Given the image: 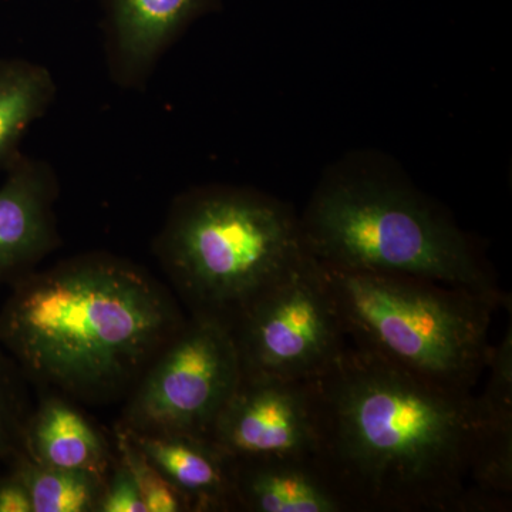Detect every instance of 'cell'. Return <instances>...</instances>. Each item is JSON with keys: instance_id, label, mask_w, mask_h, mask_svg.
Listing matches in <instances>:
<instances>
[{"instance_id": "10", "label": "cell", "mask_w": 512, "mask_h": 512, "mask_svg": "<svg viewBox=\"0 0 512 512\" xmlns=\"http://www.w3.org/2000/svg\"><path fill=\"white\" fill-rule=\"evenodd\" d=\"M60 183L55 168L20 154L0 187V286H12L62 247L56 202Z\"/></svg>"}, {"instance_id": "7", "label": "cell", "mask_w": 512, "mask_h": 512, "mask_svg": "<svg viewBox=\"0 0 512 512\" xmlns=\"http://www.w3.org/2000/svg\"><path fill=\"white\" fill-rule=\"evenodd\" d=\"M241 376L227 323L188 315L127 394L117 424L133 433L210 439Z\"/></svg>"}, {"instance_id": "17", "label": "cell", "mask_w": 512, "mask_h": 512, "mask_svg": "<svg viewBox=\"0 0 512 512\" xmlns=\"http://www.w3.org/2000/svg\"><path fill=\"white\" fill-rule=\"evenodd\" d=\"M114 454L136 481L147 512H191L183 495L170 484L121 427H114Z\"/></svg>"}, {"instance_id": "13", "label": "cell", "mask_w": 512, "mask_h": 512, "mask_svg": "<svg viewBox=\"0 0 512 512\" xmlns=\"http://www.w3.org/2000/svg\"><path fill=\"white\" fill-rule=\"evenodd\" d=\"M23 454L46 466L89 471L107 480L114 451L103 431L59 393L45 394L32 409L23 436Z\"/></svg>"}, {"instance_id": "5", "label": "cell", "mask_w": 512, "mask_h": 512, "mask_svg": "<svg viewBox=\"0 0 512 512\" xmlns=\"http://www.w3.org/2000/svg\"><path fill=\"white\" fill-rule=\"evenodd\" d=\"M320 266L350 345L424 379L473 392L493 350L491 322L498 309L510 308V295Z\"/></svg>"}, {"instance_id": "20", "label": "cell", "mask_w": 512, "mask_h": 512, "mask_svg": "<svg viewBox=\"0 0 512 512\" xmlns=\"http://www.w3.org/2000/svg\"><path fill=\"white\" fill-rule=\"evenodd\" d=\"M0 512H33L28 487L15 470L0 474Z\"/></svg>"}, {"instance_id": "14", "label": "cell", "mask_w": 512, "mask_h": 512, "mask_svg": "<svg viewBox=\"0 0 512 512\" xmlns=\"http://www.w3.org/2000/svg\"><path fill=\"white\" fill-rule=\"evenodd\" d=\"M57 86L43 64L22 57H0V170L20 156L30 127L55 103Z\"/></svg>"}, {"instance_id": "15", "label": "cell", "mask_w": 512, "mask_h": 512, "mask_svg": "<svg viewBox=\"0 0 512 512\" xmlns=\"http://www.w3.org/2000/svg\"><path fill=\"white\" fill-rule=\"evenodd\" d=\"M8 467L28 487L33 512H97L107 481L89 471L36 463L26 454Z\"/></svg>"}, {"instance_id": "3", "label": "cell", "mask_w": 512, "mask_h": 512, "mask_svg": "<svg viewBox=\"0 0 512 512\" xmlns=\"http://www.w3.org/2000/svg\"><path fill=\"white\" fill-rule=\"evenodd\" d=\"M153 252L190 315L227 323L308 256L288 205L248 188L205 185L171 202Z\"/></svg>"}, {"instance_id": "2", "label": "cell", "mask_w": 512, "mask_h": 512, "mask_svg": "<svg viewBox=\"0 0 512 512\" xmlns=\"http://www.w3.org/2000/svg\"><path fill=\"white\" fill-rule=\"evenodd\" d=\"M187 319L144 266L87 252L10 286L0 345L23 377L73 402L124 400Z\"/></svg>"}, {"instance_id": "9", "label": "cell", "mask_w": 512, "mask_h": 512, "mask_svg": "<svg viewBox=\"0 0 512 512\" xmlns=\"http://www.w3.org/2000/svg\"><path fill=\"white\" fill-rule=\"evenodd\" d=\"M220 0H103V49L111 82L144 90L170 47Z\"/></svg>"}, {"instance_id": "12", "label": "cell", "mask_w": 512, "mask_h": 512, "mask_svg": "<svg viewBox=\"0 0 512 512\" xmlns=\"http://www.w3.org/2000/svg\"><path fill=\"white\" fill-rule=\"evenodd\" d=\"M123 430L183 495L191 512L237 511L232 458L222 453L211 439Z\"/></svg>"}, {"instance_id": "4", "label": "cell", "mask_w": 512, "mask_h": 512, "mask_svg": "<svg viewBox=\"0 0 512 512\" xmlns=\"http://www.w3.org/2000/svg\"><path fill=\"white\" fill-rule=\"evenodd\" d=\"M301 221L306 251L329 268L410 275L503 292L456 222L419 192L369 177L333 178Z\"/></svg>"}, {"instance_id": "8", "label": "cell", "mask_w": 512, "mask_h": 512, "mask_svg": "<svg viewBox=\"0 0 512 512\" xmlns=\"http://www.w3.org/2000/svg\"><path fill=\"white\" fill-rule=\"evenodd\" d=\"M210 439L232 460L316 456L315 383L241 376L212 426Z\"/></svg>"}, {"instance_id": "18", "label": "cell", "mask_w": 512, "mask_h": 512, "mask_svg": "<svg viewBox=\"0 0 512 512\" xmlns=\"http://www.w3.org/2000/svg\"><path fill=\"white\" fill-rule=\"evenodd\" d=\"M490 369L484 394L476 396L484 420L512 424V330L508 329L497 348L491 350Z\"/></svg>"}, {"instance_id": "1", "label": "cell", "mask_w": 512, "mask_h": 512, "mask_svg": "<svg viewBox=\"0 0 512 512\" xmlns=\"http://www.w3.org/2000/svg\"><path fill=\"white\" fill-rule=\"evenodd\" d=\"M313 383L316 458L350 512H498L474 487L476 394L350 343Z\"/></svg>"}, {"instance_id": "11", "label": "cell", "mask_w": 512, "mask_h": 512, "mask_svg": "<svg viewBox=\"0 0 512 512\" xmlns=\"http://www.w3.org/2000/svg\"><path fill=\"white\" fill-rule=\"evenodd\" d=\"M237 511L350 512L316 456L232 460Z\"/></svg>"}, {"instance_id": "19", "label": "cell", "mask_w": 512, "mask_h": 512, "mask_svg": "<svg viewBox=\"0 0 512 512\" xmlns=\"http://www.w3.org/2000/svg\"><path fill=\"white\" fill-rule=\"evenodd\" d=\"M97 512H147L136 481L116 454Z\"/></svg>"}, {"instance_id": "6", "label": "cell", "mask_w": 512, "mask_h": 512, "mask_svg": "<svg viewBox=\"0 0 512 512\" xmlns=\"http://www.w3.org/2000/svg\"><path fill=\"white\" fill-rule=\"evenodd\" d=\"M242 376L313 380L348 348L322 266L306 256L228 322Z\"/></svg>"}, {"instance_id": "16", "label": "cell", "mask_w": 512, "mask_h": 512, "mask_svg": "<svg viewBox=\"0 0 512 512\" xmlns=\"http://www.w3.org/2000/svg\"><path fill=\"white\" fill-rule=\"evenodd\" d=\"M30 412L26 379L0 345V463L10 466L22 456Z\"/></svg>"}]
</instances>
